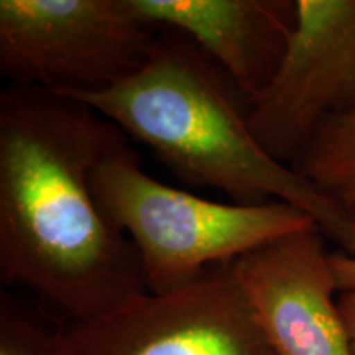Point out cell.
I'll list each match as a JSON object with an SVG mask.
<instances>
[{"instance_id":"12","label":"cell","mask_w":355,"mask_h":355,"mask_svg":"<svg viewBox=\"0 0 355 355\" xmlns=\"http://www.w3.org/2000/svg\"><path fill=\"white\" fill-rule=\"evenodd\" d=\"M339 308L343 313L345 326H347L350 347L355 355V291H343L339 296Z\"/></svg>"},{"instance_id":"11","label":"cell","mask_w":355,"mask_h":355,"mask_svg":"<svg viewBox=\"0 0 355 355\" xmlns=\"http://www.w3.org/2000/svg\"><path fill=\"white\" fill-rule=\"evenodd\" d=\"M329 261L337 283V290L340 293L355 291V255L339 252V254H331Z\"/></svg>"},{"instance_id":"5","label":"cell","mask_w":355,"mask_h":355,"mask_svg":"<svg viewBox=\"0 0 355 355\" xmlns=\"http://www.w3.org/2000/svg\"><path fill=\"white\" fill-rule=\"evenodd\" d=\"M64 355H275L230 263L166 295L64 322Z\"/></svg>"},{"instance_id":"7","label":"cell","mask_w":355,"mask_h":355,"mask_svg":"<svg viewBox=\"0 0 355 355\" xmlns=\"http://www.w3.org/2000/svg\"><path fill=\"white\" fill-rule=\"evenodd\" d=\"M329 255L311 227L232 261L275 355H352Z\"/></svg>"},{"instance_id":"1","label":"cell","mask_w":355,"mask_h":355,"mask_svg":"<svg viewBox=\"0 0 355 355\" xmlns=\"http://www.w3.org/2000/svg\"><path fill=\"white\" fill-rule=\"evenodd\" d=\"M130 144L83 102L40 87L0 91V282L63 322L148 293L139 254L97 204L94 168Z\"/></svg>"},{"instance_id":"10","label":"cell","mask_w":355,"mask_h":355,"mask_svg":"<svg viewBox=\"0 0 355 355\" xmlns=\"http://www.w3.org/2000/svg\"><path fill=\"white\" fill-rule=\"evenodd\" d=\"M64 322L38 300L0 293V355H64Z\"/></svg>"},{"instance_id":"4","label":"cell","mask_w":355,"mask_h":355,"mask_svg":"<svg viewBox=\"0 0 355 355\" xmlns=\"http://www.w3.org/2000/svg\"><path fill=\"white\" fill-rule=\"evenodd\" d=\"M159 28L132 0H0V76L56 94H92L135 74Z\"/></svg>"},{"instance_id":"3","label":"cell","mask_w":355,"mask_h":355,"mask_svg":"<svg viewBox=\"0 0 355 355\" xmlns=\"http://www.w3.org/2000/svg\"><path fill=\"white\" fill-rule=\"evenodd\" d=\"M91 186L104 216L135 247L152 295L181 290L211 266L318 227L313 217L283 201L224 204L159 183L130 144L102 159Z\"/></svg>"},{"instance_id":"9","label":"cell","mask_w":355,"mask_h":355,"mask_svg":"<svg viewBox=\"0 0 355 355\" xmlns=\"http://www.w3.org/2000/svg\"><path fill=\"white\" fill-rule=\"evenodd\" d=\"M291 166L355 216V114L319 123Z\"/></svg>"},{"instance_id":"2","label":"cell","mask_w":355,"mask_h":355,"mask_svg":"<svg viewBox=\"0 0 355 355\" xmlns=\"http://www.w3.org/2000/svg\"><path fill=\"white\" fill-rule=\"evenodd\" d=\"M64 97L150 146L183 183L216 188L242 206L291 204L313 217L344 254L355 255V216L266 152L248 123L250 104L188 35L159 28L135 74L101 92Z\"/></svg>"},{"instance_id":"8","label":"cell","mask_w":355,"mask_h":355,"mask_svg":"<svg viewBox=\"0 0 355 355\" xmlns=\"http://www.w3.org/2000/svg\"><path fill=\"white\" fill-rule=\"evenodd\" d=\"M157 28L188 35L252 105L285 56L296 21L288 0H132Z\"/></svg>"},{"instance_id":"6","label":"cell","mask_w":355,"mask_h":355,"mask_svg":"<svg viewBox=\"0 0 355 355\" xmlns=\"http://www.w3.org/2000/svg\"><path fill=\"white\" fill-rule=\"evenodd\" d=\"M295 3L285 56L248 112L255 139L286 165L319 123L355 114V0Z\"/></svg>"}]
</instances>
